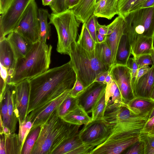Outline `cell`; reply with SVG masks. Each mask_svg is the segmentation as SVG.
<instances>
[{
    "label": "cell",
    "mask_w": 154,
    "mask_h": 154,
    "mask_svg": "<svg viewBox=\"0 0 154 154\" xmlns=\"http://www.w3.org/2000/svg\"><path fill=\"white\" fill-rule=\"evenodd\" d=\"M76 79L69 61L48 69L29 80L30 94L27 115L33 110L71 90Z\"/></svg>",
    "instance_id": "6da1fadb"
},
{
    "label": "cell",
    "mask_w": 154,
    "mask_h": 154,
    "mask_svg": "<svg viewBox=\"0 0 154 154\" xmlns=\"http://www.w3.org/2000/svg\"><path fill=\"white\" fill-rule=\"evenodd\" d=\"M80 126L65 121L58 116L56 109L42 125L31 154H52L66 140L78 134Z\"/></svg>",
    "instance_id": "7a4b0ae2"
},
{
    "label": "cell",
    "mask_w": 154,
    "mask_h": 154,
    "mask_svg": "<svg viewBox=\"0 0 154 154\" xmlns=\"http://www.w3.org/2000/svg\"><path fill=\"white\" fill-rule=\"evenodd\" d=\"M52 46L41 41L33 44L27 54L17 60L8 83L16 85L29 80L49 69Z\"/></svg>",
    "instance_id": "3957f363"
},
{
    "label": "cell",
    "mask_w": 154,
    "mask_h": 154,
    "mask_svg": "<svg viewBox=\"0 0 154 154\" xmlns=\"http://www.w3.org/2000/svg\"><path fill=\"white\" fill-rule=\"evenodd\" d=\"M71 64L76 77L86 88L93 83L97 75L109 68L101 62L94 50L88 51L80 46L76 41L72 45L69 55Z\"/></svg>",
    "instance_id": "277c9868"
},
{
    "label": "cell",
    "mask_w": 154,
    "mask_h": 154,
    "mask_svg": "<svg viewBox=\"0 0 154 154\" xmlns=\"http://www.w3.org/2000/svg\"><path fill=\"white\" fill-rule=\"evenodd\" d=\"M48 18L49 23L54 26L57 31V52L69 55L71 45L76 41L80 23L71 9L59 13H52Z\"/></svg>",
    "instance_id": "5b68a950"
},
{
    "label": "cell",
    "mask_w": 154,
    "mask_h": 154,
    "mask_svg": "<svg viewBox=\"0 0 154 154\" xmlns=\"http://www.w3.org/2000/svg\"><path fill=\"white\" fill-rule=\"evenodd\" d=\"M123 18L124 33L128 36L131 46L141 37L154 38V6L130 12Z\"/></svg>",
    "instance_id": "8992f818"
},
{
    "label": "cell",
    "mask_w": 154,
    "mask_h": 154,
    "mask_svg": "<svg viewBox=\"0 0 154 154\" xmlns=\"http://www.w3.org/2000/svg\"><path fill=\"white\" fill-rule=\"evenodd\" d=\"M139 134H128L113 128L106 140L95 147L91 154L122 153L139 140Z\"/></svg>",
    "instance_id": "52a82bcc"
},
{
    "label": "cell",
    "mask_w": 154,
    "mask_h": 154,
    "mask_svg": "<svg viewBox=\"0 0 154 154\" xmlns=\"http://www.w3.org/2000/svg\"><path fill=\"white\" fill-rule=\"evenodd\" d=\"M38 9L35 0L29 3L14 31L33 44L40 41Z\"/></svg>",
    "instance_id": "ba28073f"
},
{
    "label": "cell",
    "mask_w": 154,
    "mask_h": 154,
    "mask_svg": "<svg viewBox=\"0 0 154 154\" xmlns=\"http://www.w3.org/2000/svg\"><path fill=\"white\" fill-rule=\"evenodd\" d=\"M111 130V123L105 120H96L85 125L79 135L85 144L95 148L106 140Z\"/></svg>",
    "instance_id": "9c48e42d"
},
{
    "label": "cell",
    "mask_w": 154,
    "mask_h": 154,
    "mask_svg": "<svg viewBox=\"0 0 154 154\" xmlns=\"http://www.w3.org/2000/svg\"><path fill=\"white\" fill-rule=\"evenodd\" d=\"M32 0H13L0 17V40L14 31Z\"/></svg>",
    "instance_id": "30bf717a"
},
{
    "label": "cell",
    "mask_w": 154,
    "mask_h": 154,
    "mask_svg": "<svg viewBox=\"0 0 154 154\" xmlns=\"http://www.w3.org/2000/svg\"><path fill=\"white\" fill-rule=\"evenodd\" d=\"M15 85L7 83L3 91L0 95V124L8 128L11 134L15 133L18 121L13 101Z\"/></svg>",
    "instance_id": "8fae6325"
},
{
    "label": "cell",
    "mask_w": 154,
    "mask_h": 154,
    "mask_svg": "<svg viewBox=\"0 0 154 154\" xmlns=\"http://www.w3.org/2000/svg\"><path fill=\"white\" fill-rule=\"evenodd\" d=\"M109 73L118 86L123 101L126 105L134 98L130 70L126 65L115 64L110 67Z\"/></svg>",
    "instance_id": "7c38bea8"
},
{
    "label": "cell",
    "mask_w": 154,
    "mask_h": 154,
    "mask_svg": "<svg viewBox=\"0 0 154 154\" xmlns=\"http://www.w3.org/2000/svg\"><path fill=\"white\" fill-rule=\"evenodd\" d=\"M71 90L65 91L55 99L30 112L27 115L28 120L32 123V128L42 125L44 124L69 94Z\"/></svg>",
    "instance_id": "4fadbf2b"
},
{
    "label": "cell",
    "mask_w": 154,
    "mask_h": 154,
    "mask_svg": "<svg viewBox=\"0 0 154 154\" xmlns=\"http://www.w3.org/2000/svg\"><path fill=\"white\" fill-rule=\"evenodd\" d=\"M30 94L29 80L23 81L16 85L13 101L15 112L19 123L23 122L27 116Z\"/></svg>",
    "instance_id": "5bb4252c"
},
{
    "label": "cell",
    "mask_w": 154,
    "mask_h": 154,
    "mask_svg": "<svg viewBox=\"0 0 154 154\" xmlns=\"http://www.w3.org/2000/svg\"><path fill=\"white\" fill-rule=\"evenodd\" d=\"M106 85L94 82L85 88L84 91L77 98L79 105L88 114L101 94L105 91Z\"/></svg>",
    "instance_id": "9a60e30c"
},
{
    "label": "cell",
    "mask_w": 154,
    "mask_h": 154,
    "mask_svg": "<svg viewBox=\"0 0 154 154\" xmlns=\"http://www.w3.org/2000/svg\"><path fill=\"white\" fill-rule=\"evenodd\" d=\"M108 25L111 30V32L109 34L105 35L104 41L111 50L112 66L115 64L118 46L124 34L125 26L124 18L119 16Z\"/></svg>",
    "instance_id": "2e32d148"
},
{
    "label": "cell",
    "mask_w": 154,
    "mask_h": 154,
    "mask_svg": "<svg viewBox=\"0 0 154 154\" xmlns=\"http://www.w3.org/2000/svg\"><path fill=\"white\" fill-rule=\"evenodd\" d=\"M94 148L85 144L78 133L63 143L52 154H91Z\"/></svg>",
    "instance_id": "e0dca14e"
},
{
    "label": "cell",
    "mask_w": 154,
    "mask_h": 154,
    "mask_svg": "<svg viewBox=\"0 0 154 154\" xmlns=\"http://www.w3.org/2000/svg\"><path fill=\"white\" fill-rule=\"evenodd\" d=\"M149 118L135 114L123 106L106 111L104 117V120L109 122H146Z\"/></svg>",
    "instance_id": "ac0fdd59"
},
{
    "label": "cell",
    "mask_w": 154,
    "mask_h": 154,
    "mask_svg": "<svg viewBox=\"0 0 154 154\" xmlns=\"http://www.w3.org/2000/svg\"><path fill=\"white\" fill-rule=\"evenodd\" d=\"M17 60L14 51L6 37L0 40V64L7 70V83L13 72Z\"/></svg>",
    "instance_id": "d6986e66"
},
{
    "label": "cell",
    "mask_w": 154,
    "mask_h": 154,
    "mask_svg": "<svg viewBox=\"0 0 154 154\" xmlns=\"http://www.w3.org/2000/svg\"><path fill=\"white\" fill-rule=\"evenodd\" d=\"M154 85V66L141 77L133 86L132 89L134 97L150 99Z\"/></svg>",
    "instance_id": "ffe728a7"
},
{
    "label": "cell",
    "mask_w": 154,
    "mask_h": 154,
    "mask_svg": "<svg viewBox=\"0 0 154 154\" xmlns=\"http://www.w3.org/2000/svg\"><path fill=\"white\" fill-rule=\"evenodd\" d=\"M6 39L11 45L17 60L24 57L33 45L15 31L9 34Z\"/></svg>",
    "instance_id": "44dd1931"
},
{
    "label": "cell",
    "mask_w": 154,
    "mask_h": 154,
    "mask_svg": "<svg viewBox=\"0 0 154 154\" xmlns=\"http://www.w3.org/2000/svg\"><path fill=\"white\" fill-rule=\"evenodd\" d=\"M126 106L135 114L149 117L154 108V101L150 99L135 97L129 101Z\"/></svg>",
    "instance_id": "7402d4cb"
},
{
    "label": "cell",
    "mask_w": 154,
    "mask_h": 154,
    "mask_svg": "<svg viewBox=\"0 0 154 154\" xmlns=\"http://www.w3.org/2000/svg\"><path fill=\"white\" fill-rule=\"evenodd\" d=\"M22 148L18 134H0V154H21Z\"/></svg>",
    "instance_id": "603a6c76"
},
{
    "label": "cell",
    "mask_w": 154,
    "mask_h": 154,
    "mask_svg": "<svg viewBox=\"0 0 154 154\" xmlns=\"http://www.w3.org/2000/svg\"><path fill=\"white\" fill-rule=\"evenodd\" d=\"M93 14L97 18L111 19L118 14L117 0H99L96 3Z\"/></svg>",
    "instance_id": "cb8c5ba5"
},
{
    "label": "cell",
    "mask_w": 154,
    "mask_h": 154,
    "mask_svg": "<svg viewBox=\"0 0 154 154\" xmlns=\"http://www.w3.org/2000/svg\"><path fill=\"white\" fill-rule=\"evenodd\" d=\"M96 2V0H80L71 9L79 23H85L93 14Z\"/></svg>",
    "instance_id": "d4e9b609"
},
{
    "label": "cell",
    "mask_w": 154,
    "mask_h": 154,
    "mask_svg": "<svg viewBox=\"0 0 154 154\" xmlns=\"http://www.w3.org/2000/svg\"><path fill=\"white\" fill-rule=\"evenodd\" d=\"M154 41L153 38H140L131 46V54L134 58L143 54H150L154 51Z\"/></svg>",
    "instance_id": "484cf974"
},
{
    "label": "cell",
    "mask_w": 154,
    "mask_h": 154,
    "mask_svg": "<svg viewBox=\"0 0 154 154\" xmlns=\"http://www.w3.org/2000/svg\"><path fill=\"white\" fill-rule=\"evenodd\" d=\"M62 118L70 124L80 126L87 124L92 121L91 117L88 115L84 109L79 105Z\"/></svg>",
    "instance_id": "4316f807"
},
{
    "label": "cell",
    "mask_w": 154,
    "mask_h": 154,
    "mask_svg": "<svg viewBox=\"0 0 154 154\" xmlns=\"http://www.w3.org/2000/svg\"><path fill=\"white\" fill-rule=\"evenodd\" d=\"M131 46L128 36L124 33L118 46L115 64L126 65L128 61L131 54Z\"/></svg>",
    "instance_id": "83f0119b"
},
{
    "label": "cell",
    "mask_w": 154,
    "mask_h": 154,
    "mask_svg": "<svg viewBox=\"0 0 154 154\" xmlns=\"http://www.w3.org/2000/svg\"><path fill=\"white\" fill-rule=\"evenodd\" d=\"M98 59L106 66H112V53L109 47L104 41L102 43H96L94 49Z\"/></svg>",
    "instance_id": "f1b7e54d"
},
{
    "label": "cell",
    "mask_w": 154,
    "mask_h": 154,
    "mask_svg": "<svg viewBox=\"0 0 154 154\" xmlns=\"http://www.w3.org/2000/svg\"><path fill=\"white\" fill-rule=\"evenodd\" d=\"M49 15L48 10L42 8L38 9V17L40 26V41L44 43H46L51 31L50 24L48 21Z\"/></svg>",
    "instance_id": "f546056e"
},
{
    "label": "cell",
    "mask_w": 154,
    "mask_h": 154,
    "mask_svg": "<svg viewBox=\"0 0 154 154\" xmlns=\"http://www.w3.org/2000/svg\"><path fill=\"white\" fill-rule=\"evenodd\" d=\"M42 125L32 128L27 134L22 146L21 154H31L39 135Z\"/></svg>",
    "instance_id": "4dcf8cb0"
},
{
    "label": "cell",
    "mask_w": 154,
    "mask_h": 154,
    "mask_svg": "<svg viewBox=\"0 0 154 154\" xmlns=\"http://www.w3.org/2000/svg\"><path fill=\"white\" fill-rule=\"evenodd\" d=\"M105 93V91L100 96L92 107L91 112L92 121L104 120L106 106Z\"/></svg>",
    "instance_id": "1f68e13d"
},
{
    "label": "cell",
    "mask_w": 154,
    "mask_h": 154,
    "mask_svg": "<svg viewBox=\"0 0 154 154\" xmlns=\"http://www.w3.org/2000/svg\"><path fill=\"white\" fill-rule=\"evenodd\" d=\"M77 42L80 46L87 51H91L95 49L96 43L87 29L85 23L82 24L81 32Z\"/></svg>",
    "instance_id": "d6a6232c"
},
{
    "label": "cell",
    "mask_w": 154,
    "mask_h": 154,
    "mask_svg": "<svg viewBox=\"0 0 154 154\" xmlns=\"http://www.w3.org/2000/svg\"><path fill=\"white\" fill-rule=\"evenodd\" d=\"M78 105L77 98L73 97L69 94L57 109V114L62 118L72 111Z\"/></svg>",
    "instance_id": "836d02e7"
},
{
    "label": "cell",
    "mask_w": 154,
    "mask_h": 154,
    "mask_svg": "<svg viewBox=\"0 0 154 154\" xmlns=\"http://www.w3.org/2000/svg\"><path fill=\"white\" fill-rule=\"evenodd\" d=\"M19 123L18 137L20 143L22 147L26 137L32 127V124L28 120L27 116L23 122Z\"/></svg>",
    "instance_id": "e575fe53"
},
{
    "label": "cell",
    "mask_w": 154,
    "mask_h": 154,
    "mask_svg": "<svg viewBox=\"0 0 154 154\" xmlns=\"http://www.w3.org/2000/svg\"><path fill=\"white\" fill-rule=\"evenodd\" d=\"M139 139L144 143L145 154H154V136L140 132Z\"/></svg>",
    "instance_id": "d590c367"
},
{
    "label": "cell",
    "mask_w": 154,
    "mask_h": 154,
    "mask_svg": "<svg viewBox=\"0 0 154 154\" xmlns=\"http://www.w3.org/2000/svg\"><path fill=\"white\" fill-rule=\"evenodd\" d=\"M136 0H121L118 2L119 16L123 17L129 12L133 4Z\"/></svg>",
    "instance_id": "8d00e7d4"
},
{
    "label": "cell",
    "mask_w": 154,
    "mask_h": 154,
    "mask_svg": "<svg viewBox=\"0 0 154 154\" xmlns=\"http://www.w3.org/2000/svg\"><path fill=\"white\" fill-rule=\"evenodd\" d=\"M96 17L93 14L85 23L87 29L92 38L96 43V36L97 33V24L98 21Z\"/></svg>",
    "instance_id": "74e56055"
},
{
    "label": "cell",
    "mask_w": 154,
    "mask_h": 154,
    "mask_svg": "<svg viewBox=\"0 0 154 154\" xmlns=\"http://www.w3.org/2000/svg\"><path fill=\"white\" fill-rule=\"evenodd\" d=\"M125 152V154H145V145L144 142L139 140Z\"/></svg>",
    "instance_id": "f35d334b"
},
{
    "label": "cell",
    "mask_w": 154,
    "mask_h": 154,
    "mask_svg": "<svg viewBox=\"0 0 154 154\" xmlns=\"http://www.w3.org/2000/svg\"><path fill=\"white\" fill-rule=\"evenodd\" d=\"M67 0H54L50 5L52 13H59L68 10L66 4Z\"/></svg>",
    "instance_id": "ab89813d"
},
{
    "label": "cell",
    "mask_w": 154,
    "mask_h": 154,
    "mask_svg": "<svg viewBox=\"0 0 154 154\" xmlns=\"http://www.w3.org/2000/svg\"><path fill=\"white\" fill-rule=\"evenodd\" d=\"M85 88L82 83L76 77L75 83L71 89L69 95L74 98H77L84 90Z\"/></svg>",
    "instance_id": "60d3db41"
},
{
    "label": "cell",
    "mask_w": 154,
    "mask_h": 154,
    "mask_svg": "<svg viewBox=\"0 0 154 154\" xmlns=\"http://www.w3.org/2000/svg\"><path fill=\"white\" fill-rule=\"evenodd\" d=\"M126 66L131 71L132 85L136 77L139 67L134 57L129 58L127 62Z\"/></svg>",
    "instance_id": "b9f144b4"
},
{
    "label": "cell",
    "mask_w": 154,
    "mask_h": 154,
    "mask_svg": "<svg viewBox=\"0 0 154 154\" xmlns=\"http://www.w3.org/2000/svg\"><path fill=\"white\" fill-rule=\"evenodd\" d=\"M135 59L139 68L145 66L153 65V63L150 54L142 55Z\"/></svg>",
    "instance_id": "7bdbcfd3"
},
{
    "label": "cell",
    "mask_w": 154,
    "mask_h": 154,
    "mask_svg": "<svg viewBox=\"0 0 154 154\" xmlns=\"http://www.w3.org/2000/svg\"><path fill=\"white\" fill-rule=\"evenodd\" d=\"M140 132L154 136V116L148 120Z\"/></svg>",
    "instance_id": "ee69618b"
},
{
    "label": "cell",
    "mask_w": 154,
    "mask_h": 154,
    "mask_svg": "<svg viewBox=\"0 0 154 154\" xmlns=\"http://www.w3.org/2000/svg\"><path fill=\"white\" fill-rule=\"evenodd\" d=\"M150 67L149 66H145L138 68L136 77L132 84V88L137 83L139 79L146 74L149 70Z\"/></svg>",
    "instance_id": "f6af8a7d"
},
{
    "label": "cell",
    "mask_w": 154,
    "mask_h": 154,
    "mask_svg": "<svg viewBox=\"0 0 154 154\" xmlns=\"http://www.w3.org/2000/svg\"><path fill=\"white\" fill-rule=\"evenodd\" d=\"M97 32L105 35L109 34L111 32V30L108 25H100L98 21L97 24Z\"/></svg>",
    "instance_id": "bcb514c9"
},
{
    "label": "cell",
    "mask_w": 154,
    "mask_h": 154,
    "mask_svg": "<svg viewBox=\"0 0 154 154\" xmlns=\"http://www.w3.org/2000/svg\"><path fill=\"white\" fill-rule=\"evenodd\" d=\"M13 0H0V14H3L8 8Z\"/></svg>",
    "instance_id": "7dc6e473"
},
{
    "label": "cell",
    "mask_w": 154,
    "mask_h": 154,
    "mask_svg": "<svg viewBox=\"0 0 154 154\" xmlns=\"http://www.w3.org/2000/svg\"><path fill=\"white\" fill-rule=\"evenodd\" d=\"M110 69V68L106 71L99 73L97 76L94 82H98L104 83L106 76L109 72Z\"/></svg>",
    "instance_id": "c3c4849f"
},
{
    "label": "cell",
    "mask_w": 154,
    "mask_h": 154,
    "mask_svg": "<svg viewBox=\"0 0 154 154\" xmlns=\"http://www.w3.org/2000/svg\"><path fill=\"white\" fill-rule=\"evenodd\" d=\"M146 0H136L131 6L129 12L138 9L140 6Z\"/></svg>",
    "instance_id": "681fc988"
},
{
    "label": "cell",
    "mask_w": 154,
    "mask_h": 154,
    "mask_svg": "<svg viewBox=\"0 0 154 154\" xmlns=\"http://www.w3.org/2000/svg\"><path fill=\"white\" fill-rule=\"evenodd\" d=\"M154 6V0H146L140 6L138 9Z\"/></svg>",
    "instance_id": "f907efd6"
},
{
    "label": "cell",
    "mask_w": 154,
    "mask_h": 154,
    "mask_svg": "<svg viewBox=\"0 0 154 154\" xmlns=\"http://www.w3.org/2000/svg\"><path fill=\"white\" fill-rule=\"evenodd\" d=\"M79 1L80 0H67L66 4L68 9H71L78 3Z\"/></svg>",
    "instance_id": "816d5d0a"
},
{
    "label": "cell",
    "mask_w": 154,
    "mask_h": 154,
    "mask_svg": "<svg viewBox=\"0 0 154 154\" xmlns=\"http://www.w3.org/2000/svg\"><path fill=\"white\" fill-rule=\"evenodd\" d=\"M105 36V35H101L97 32L96 36L97 43H100L104 42Z\"/></svg>",
    "instance_id": "f5cc1de1"
},
{
    "label": "cell",
    "mask_w": 154,
    "mask_h": 154,
    "mask_svg": "<svg viewBox=\"0 0 154 154\" xmlns=\"http://www.w3.org/2000/svg\"><path fill=\"white\" fill-rule=\"evenodd\" d=\"M54 0H42V4L43 5L50 6Z\"/></svg>",
    "instance_id": "db71d44e"
},
{
    "label": "cell",
    "mask_w": 154,
    "mask_h": 154,
    "mask_svg": "<svg viewBox=\"0 0 154 154\" xmlns=\"http://www.w3.org/2000/svg\"><path fill=\"white\" fill-rule=\"evenodd\" d=\"M112 80V79L111 76L109 72L106 78L104 83L107 85Z\"/></svg>",
    "instance_id": "11a10c76"
},
{
    "label": "cell",
    "mask_w": 154,
    "mask_h": 154,
    "mask_svg": "<svg viewBox=\"0 0 154 154\" xmlns=\"http://www.w3.org/2000/svg\"><path fill=\"white\" fill-rule=\"evenodd\" d=\"M150 99L154 101V85L152 89V93L150 96Z\"/></svg>",
    "instance_id": "9f6ffc18"
},
{
    "label": "cell",
    "mask_w": 154,
    "mask_h": 154,
    "mask_svg": "<svg viewBox=\"0 0 154 154\" xmlns=\"http://www.w3.org/2000/svg\"><path fill=\"white\" fill-rule=\"evenodd\" d=\"M153 63V65L154 66V51L150 54Z\"/></svg>",
    "instance_id": "6f0895ef"
},
{
    "label": "cell",
    "mask_w": 154,
    "mask_h": 154,
    "mask_svg": "<svg viewBox=\"0 0 154 154\" xmlns=\"http://www.w3.org/2000/svg\"><path fill=\"white\" fill-rule=\"evenodd\" d=\"M154 116V108L149 116V119L151 118L152 117H153Z\"/></svg>",
    "instance_id": "680465c9"
},
{
    "label": "cell",
    "mask_w": 154,
    "mask_h": 154,
    "mask_svg": "<svg viewBox=\"0 0 154 154\" xmlns=\"http://www.w3.org/2000/svg\"><path fill=\"white\" fill-rule=\"evenodd\" d=\"M99 0H96V2H98Z\"/></svg>",
    "instance_id": "91938a15"
},
{
    "label": "cell",
    "mask_w": 154,
    "mask_h": 154,
    "mask_svg": "<svg viewBox=\"0 0 154 154\" xmlns=\"http://www.w3.org/2000/svg\"><path fill=\"white\" fill-rule=\"evenodd\" d=\"M120 0H117V1H118V2H119V1H120Z\"/></svg>",
    "instance_id": "94428289"
}]
</instances>
